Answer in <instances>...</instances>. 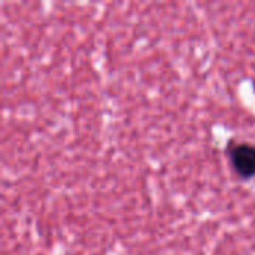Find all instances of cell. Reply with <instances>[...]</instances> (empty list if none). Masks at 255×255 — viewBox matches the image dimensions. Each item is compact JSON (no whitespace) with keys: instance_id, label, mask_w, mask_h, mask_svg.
I'll return each mask as SVG.
<instances>
[{"instance_id":"6da1fadb","label":"cell","mask_w":255,"mask_h":255,"mask_svg":"<svg viewBox=\"0 0 255 255\" xmlns=\"http://www.w3.org/2000/svg\"><path fill=\"white\" fill-rule=\"evenodd\" d=\"M235 172L245 179L255 176V146L247 142H232L227 149Z\"/></svg>"}]
</instances>
